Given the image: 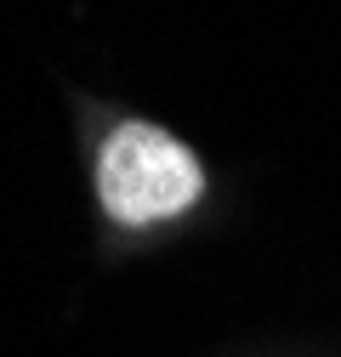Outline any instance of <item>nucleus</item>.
Segmentation results:
<instances>
[{
	"mask_svg": "<svg viewBox=\"0 0 341 357\" xmlns=\"http://www.w3.org/2000/svg\"><path fill=\"white\" fill-rule=\"evenodd\" d=\"M205 193V170L170 130L125 119L108 130L97 153V199L119 227H154V221L182 215Z\"/></svg>",
	"mask_w": 341,
	"mask_h": 357,
	"instance_id": "obj_1",
	"label": "nucleus"
}]
</instances>
